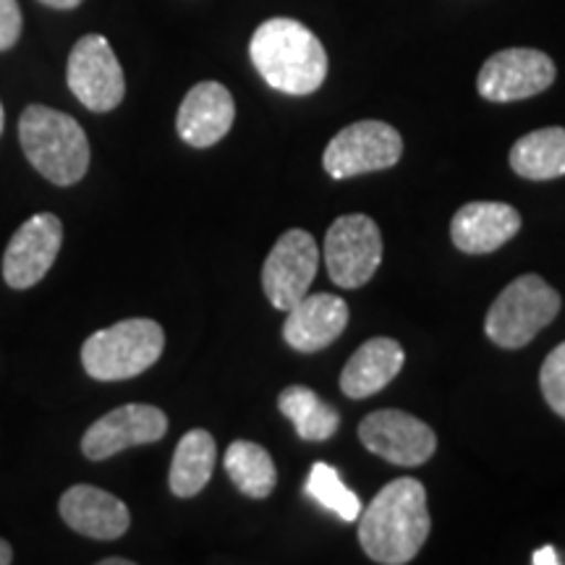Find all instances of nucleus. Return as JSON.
Returning <instances> with one entry per match:
<instances>
[{"instance_id": "obj_1", "label": "nucleus", "mask_w": 565, "mask_h": 565, "mask_svg": "<svg viewBox=\"0 0 565 565\" xmlns=\"http://www.w3.org/2000/svg\"><path fill=\"white\" fill-rule=\"evenodd\" d=\"M359 519V545L374 563H412L429 536L427 490L414 477L393 479Z\"/></svg>"}, {"instance_id": "obj_2", "label": "nucleus", "mask_w": 565, "mask_h": 565, "mask_svg": "<svg viewBox=\"0 0 565 565\" xmlns=\"http://www.w3.org/2000/svg\"><path fill=\"white\" fill-rule=\"evenodd\" d=\"M249 55L259 76L286 95H312L328 76V53L296 19H270L252 34Z\"/></svg>"}, {"instance_id": "obj_3", "label": "nucleus", "mask_w": 565, "mask_h": 565, "mask_svg": "<svg viewBox=\"0 0 565 565\" xmlns=\"http://www.w3.org/2000/svg\"><path fill=\"white\" fill-rule=\"evenodd\" d=\"M26 160L55 186H74L89 171V139L76 118L47 105H30L19 118Z\"/></svg>"}, {"instance_id": "obj_4", "label": "nucleus", "mask_w": 565, "mask_h": 565, "mask_svg": "<svg viewBox=\"0 0 565 565\" xmlns=\"http://www.w3.org/2000/svg\"><path fill=\"white\" fill-rule=\"evenodd\" d=\"M162 349L166 333L160 324L147 317H131L92 333L82 345V364L97 383H121L150 370Z\"/></svg>"}, {"instance_id": "obj_5", "label": "nucleus", "mask_w": 565, "mask_h": 565, "mask_svg": "<svg viewBox=\"0 0 565 565\" xmlns=\"http://www.w3.org/2000/svg\"><path fill=\"white\" fill-rule=\"evenodd\" d=\"M561 312V294L540 275L515 278L492 301L484 317V333L500 349L532 343Z\"/></svg>"}, {"instance_id": "obj_6", "label": "nucleus", "mask_w": 565, "mask_h": 565, "mask_svg": "<svg viewBox=\"0 0 565 565\" xmlns=\"http://www.w3.org/2000/svg\"><path fill=\"white\" fill-rule=\"evenodd\" d=\"M404 154V139L385 121H356L338 131L324 147L322 166L330 179H353L393 168Z\"/></svg>"}, {"instance_id": "obj_7", "label": "nucleus", "mask_w": 565, "mask_h": 565, "mask_svg": "<svg viewBox=\"0 0 565 565\" xmlns=\"http://www.w3.org/2000/svg\"><path fill=\"white\" fill-rule=\"evenodd\" d=\"M383 263V233L370 215H343L324 236V265L341 288L370 282Z\"/></svg>"}, {"instance_id": "obj_8", "label": "nucleus", "mask_w": 565, "mask_h": 565, "mask_svg": "<svg viewBox=\"0 0 565 565\" xmlns=\"http://www.w3.org/2000/svg\"><path fill=\"white\" fill-rule=\"evenodd\" d=\"M68 89L92 113H110L126 95L124 68L103 34H84L68 55Z\"/></svg>"}, {"instance_id": "obj_9", "label": "nucleus", "mask_w": 565, "mask_h": 565, "mask_svg": "<svg viewBox=\"0 0 565 565\" xmlns=\"http://www.w3.org/2000/svg\"><path fill=\"white\" fill-rule=\"evenodd\" d=\"M317 270H320V249L312 233L301 228L286 231L275 242L263 267L267 301L280 312H288L296 301L309 294Z\"/></svg>"}, {"instance_id": "obj_10", "label": "nucleus", "mask_w": 565, "mask_h": 565, "mask_svg": "<svg viewBox=\"0 0 565 565\" xmlns=\"http://www.w3.org/2000/svg\"><path fill=\"white\" fill-rule=\"evenodd\" d=\"M555 82V63L534 47H508L494 53L479 71V95L490 103H515L540 95Z\"/></svg>"}, {"instance_id": "obj_11", "label": "nucleus", "mask_w": 565, "mask_h": 565, "mask_svg": "<svg viewBox=\"0 0 565 565\" xmlns=\"http://www.w3.org/2000/svg\"><path fill=\"white\" fill-rule=\"evenodd\" d=\"M359 440L370 454L406 469L427 463L437 450L433 427L398 408H383L364 416L359 424Z\"/></svg>"}, {"instance_id": "obj_12", "label": "nucleus", "mask_w": 565, "mask_h": 565, "mask_svg": "<svg viewBox=\"0 0 565 565\" xmlns=\"http://www.w3.org/2000/svg\"><path fill=\"white\" fill-rule=\"evenodd\" d=\"M63 246V223L53 212H38L21 223L3 252V280L17 291L38 286L51 273Z\"/></svg>"}, {"instance_id": "obj_13", "label": "nucleus", "mask_w": 565, "mask_h": 565, "mask_svg": "<svg viewBox=\"0 0 565 565\" xmlns=\"http://www.w3.org/2000/svg\"><path fill=\"white\" fill-rule=\"evenodd\" d=\"M166 433L168 416L158 406L126 404L92 424L82 437V450L89 461H105L126 448L158 443Z\"/></svg>"}, {"instance_id": "obj_14", "label": "nucleus", "mask_w": 565, "mask_h": 565, "mask_svg": "<svg viewBox=\"0 0 565 565\" xmlns=\"http://www.w3.org/2000/svg\"><path fill=\"white\" fill-rule=\"evenodd\" d=\"M58 513L76 534L89 540H118L131 526V513L124 500L92 484L68 487L58 500Z\"/></svg>"}, {"instance_id": "obj_15", "label": "nucleus", "mask_w": 565, "mask_h": 565, "mask_svg": "<svg viewBox=\"0 0 565 565\" xmlns=\"http://www.w3.org/2000/svg\"><path fill=\"white\" fill-rule=\"evenodd\" d=\"M233 118H236V103L231 92L221 82H200L183 97L175 129L186 145L207 150L231 131Z\"/></svg>"}, {"instance_id": "obj_16", "label": "nucleus", "mask_w": 565, "mask_h": 565, "mask_svg": "<svg viewBox=\"0 0 565 565\" xmlns=\"http://www.w3.org/2000/svg\"><path fill=\"white\" fill-rule=\"evenodd\" d=\"M349 324V307L341 296L307 294L288 309L282 338L291 349L315 353L338 341Z\"/></svg>"}, {"instance_id": "obj_17", "label": "nucleus", "mask_w": 565, "mask_h": 565, "mask_svg": "<svg viewBox=\"0 0 565 565\" xmlns=\"http://www.w3.org/2000/svg\"><path fill=\"white\" fill-rule=\"evenodd\" d=\"M521 231L519 210L505 202H469L454 215L450 238L466 254H490Z\"/></svg>"}, {"instance_id": "obj_18", "label": "nucleus", "mask_w": 565, "mask_h": 565, "mask_svg": "<svg viewBox=\"0 0 565 565\" xmlns=\"http://www.w3.org/2000/svg\"><path fill=\"white\" fill-rule=\"evenodd\" d=\"M406 364L404 345L393 338H372L353 351L341 372V391L353 401L370 398L391 385Z\"/></svg>"}, {"instance_id": "obj_19", "label": "nucleus", "mask_w": 565, "mask_h": 565, "mask_svg": "<svg viewBox=\"0 0 565 565\" xmlns=\"http://www.w3.org/2000/svg\"><path fill=\"white\" fill-rule=\"evenodd\" d=\"M217 445L207 429H189L175 445L168 484L175 498H194L200 494L215 471Z\"/></svg>"}, {"instance_id": "obj_20", "label": "nucleus", "mask_w": 565, "mask_h": 565, "mask_svg": "<svg viewBox=\"0 0 565 565\" xmlns=\"http://www.w3.org/2000/svg\"><path fill=\"white\" fill-rule=\"evenodd\" d=\"M511 168L521 179L550 181L565 175V129L547 126L511 147Z\"/></svg>"}, {"instance_id": "obj_21", "label": "nucleus", "mask_w": 565, "mask_h": 565, "mask_svg": "<svg viewBox=\"0 0 565 565\" xmlns=\"http://www.w3.org/2000/svg\"><path fill=\"white\" fill-rule=\"evenodd\" d=\"M278 408L282 416L294 422L296 435L307 443L330 440L341 427V414L307 385L286 387L278 395Z\"/></svg>"}, {"instance_id": "obj_22", "label": "nucleus", "mask_w": 565, "mask_h": 565, "mask_svg": "<svg viewBox=\"0 0 565 565\" xmlns=\"http://www.w3.org/2000/svg\"><path fill=\"white\" fill-rule=\"evenodd\" d=\"M223 463L231 482L236 484V490L244 492L246 498L265 500L267 494L275 490V484H278V469H275L273 456L257 443H231L228 450H225Z\"/></svg>"}, {"instance_id": "obj_23", "label": "nucleus", "mask_w": 565, "mask_h": 565, "mask_svg": "<svg viewBox=\"0 0 565 565\" xmlns=\"http://www.w3.org/2000/svg\"><path fill=\"white\" fill-rule=\"evenodd\" d=\"M303 490H307V494L315 503L328 508L330 513L341 515L343 521H356L359 513H362V500L356 498V492L343 484L341 475H338L330 463L317 461L312 469H309Z\"/></svg>"}, {"instance_id": "obj_24", "label": "nucleus", "mask_w": 565, "mask_h": 565, "mask_svg": "<svg viewBox=\"0 0 565 565\" xmlns=\"http://www.w3.org/2000/svg\"><path fill=\"white\" fill-rule=\"evenodd\" d=\"M540 387L547 406L565 419V341L547 353L540 372Z\"/></svg>"}, {"instance_id": "obj_25", "label": "nucleus", "mask_w": 565, "mask_h": 565, "mask_svg": "<svg viewBox=\"0 0 565 565\" xmlns=\"http://www.w3.org/2000/svg\"><path fill=\"white\" fill-rule=\"evenodd\" d=\"M21 26H24V17H21L19 0H0V53L17 45Z\"/></svg>"}, {"instance_id": "obj_26", "label": "nucleus", "mask_w": 565, "mask_h": 565, "mask_svg": "<svg viewBox=\"0 0 565 565\" xmlns=\"http://www.w3.org/2000/svg\"><path fill=\"white\" fill-rule=\"evenodd\" d=\"M532 563L534 565H557L561 563V557H557V553H555V547H542V550H536V553L532 555Z\"/></svg>"}, {"instance_id": "obj_27", "label": "nucleus", "mask_w": 565, "mask_h": 565, "mask_svg": "<svg viewBox=\"0 0 565 565\" xmlns=\"http://www.w3.org/2000/svg\"><path fill=\"white\" fill-rule=\"evenodd\" d=\"M42 6H47V9H58V11H71L76 9V6H82L84 0H40Z\"/></svg>"}, {"instance_id": "obj_28", "label": "nucleus", "mask_w": 565, "mask_h": 565, "mask_svg": "<svg viewBox=\"0 0 565 565\" xmlns=\"http://www.w3.org/2000/svg\"><path fill=\"white\" fill-rule=\"evenodd\" d=\"M13 563V550L6 540H0V565H9Z\"/></svg>"}, {"instance_id": "obj_29", "label": "nucleus", "mask_w": 565, "mask_h": 565, "mask_svg": "<svg viewBox=\"0 0 565 565\" xmlns=\"http://www.w3.org/2000/svg\"><path fill=\"white\" fill-rule=\"evenodd\" d=\"M100 565H131V561H126V557H105Z\"/></svg>"}, {"instance_id": "obj_30", "label": "nucleus", "mask_w": 565, "mask_h": 565, "mask_svg": "<svg viewBox=\"0 0 565 565\" xmlns=\"http://www.w3.org/2000/svg\"><path fill=\"white\" fill-rule=\"evenodd\" d=\"M3 124H6V113H3V105H0V134H3Z\"/></svg>"}]
</instances>
